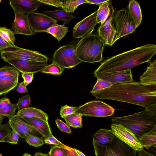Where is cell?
Returning <instances> with one entry per match:
<instances>
[{"mask_svg": "<svg viewBox=\"0 0 156 156\" xmlns=\"http://www.w3.org/2000/svg\"><path fill=\"white\" fill-rule=\"evenodd\" d=\"M3 119V117L0 115V124H2Z\"/></svg>", "mask_w": 156, "mask_h": 156, "instance_id": "cell-54", "label": "cell"}, {"mask_svg": "<svg viewBox=\"0 0 156 156\" xmlns=\"http://www.w3.org/2000/svg\"><path fill=\"white\" fill-rule=\"evenodd\" d=\"M111 23L117 32L118 40L133 32L136 28L128 10L125 9L118 10L114 14Z\"/></svg>", "mask_w": 156, "mask_h": 156, "instance_id": "cell-6", "label": "cell"}, {"mask_svg": "<svg viewBox=\"0 0 156 156\" xmlns=\"http://www.w3.org/2000/svg\"><path fill=\"white\" fill-rule=\"evenodd\" d=\"M111 130L115 137L138 151L143 149L139 139L130 130L120 124L112 123Z\"/></svg>", "mask_w": 156, "mask_h": 156, "instance_id": "cell-11", "label": "cell"}, {"mask_svg": "<svg viewBox=\"0 0 156 156\" xmlns=\"http://www.w3.org/2000/svg\"><path fill=\"white\" fill-rule=\"evenodd\" d=\"M110 8L109 14L104 23L99 27L98 34L105 44L112 46L118 40L117 32L111 23V20L115 12L112 1L110 3Z\"/></svg>", "mask_w": 156, "mask_h": 156, "instance_id": "cell-12", "label": "cell"}, {"mask_svg": "<svg viewBox=\"0 0 156 156\" xmlns=\"http://www.w3.org/2000/svg\"><path fill=\"white\" fill-rule=\"evenodd\" d=\"M96 156H136V151L115 137L109 144L100 146L93 141Z\"/></svg>", "mask_w": 156, "mask_h": 156, "instance_id": "cell-5", "label": "cell"}, {"mask_svg": "<svg viewBox=\"0 0 156 156\" xmlns=\"http://www.w3.org/2000/svg\"><path fill=\"white\" fill-rule=\"evenodd\" d=\"M34 156H49L48 154H45L40 152L36 153Z\"/></svg>", "mask_w": 156, "mask_h": 156, "instance_id": "cell-53", "label": "cell"}, {"mask_svg": "<svg viewBox=\"0 0 156 156\" xmlns=\"http://www.w3.org/2000/svg\"><path fill=\"white\" fill-rule=\"evenodd\" d=\"M21 118L39 132L44 139L53 136L48 122L36 117Z\"/></svg>", "mask_w": 156, "mask_h": 156, "instance_id": "cell-19", "label": "cell"}, {"mask_svg": "<svg viewBox=\"0 0 156 156\" xmlns=\"http://www.w3.org/2000/svg\"><path fill=\"white\" fill-rule=\"evenodd\" d=\"M156 53V45L148 44L107 59L94 73L98 79L111 72L131 69L146 62H150Z\"/></svg>", "mask_w": 156, "mask_h": 156, "instance_id": "cell-2", "label": "cell"}, {"mask_svg": "<svg viewBox=\"0 0 156 156\" xmlns=\"http://www.w3.org/2000/svg\"><path fill=\"white\" fill-rule=\"evenodd\" d=\"M143 147L147 149L156 146V126L149 132L142 135L139 138Z\"/></svg>", "mask_w": 156, "mask_h": 156, "instance_id": "cell-25", "label": "cell"}, {"mask_svg": "<svg viewBox=\"0 0 156 156\" xmlns=\"http://www.w3.org/2000/svg\"><path fill=\"white\" fill-rule=\"evenodd\" d=\"M115 137L111 129H101L94 135L93 141L100 146H104L111 143Z\"/></svg>", "mask_w": 156, "mask_h": 156, "instance_id": "cell-21", "label": "cell"}, {"mask_svg": "<svg viewBox=\"0 0 156 156\" xmlns=\"http://www.w3.org/2000/svg\"><path fill=\"white\" fill-rule=\"evenodd\" d=\"M62 8L67 12H73L77 7L82 4L87 3L86 0H62Z\"/></svg>", "mask_w": 156, "mask_h": 156, "instance_id": "cell-30", "label": "cell"}, {"mask_svg": "<svg viewBox=\"0 0 156 156\" xmlns=\"http://www.w3.org/2000/svg\"><path fill=\"white\" fill-rule=\"evenodd\" d=\"M15 33L10 29L5 27H0V37L7 43L15 46Z\"/></svg>", "mask_w": 156, "mask_h": 156, "instance_id": "cell-31", "label": "cell"}, {"mask_svg": "<svg viewBox=\"0 0 156 156\" xmlns=\"http://www.w3.org/2000/svg\"></svg>", "mask_w": 156, "mask_h": 156, "instance_id": "cell-57", "label": "cell"}, {"mask_svg": "<svg viewBox=\"0 0 156 156\" xmlns=\"http://www.w3.org/2000/svg\"><path fill=\"white\" fill-rule=\"evenodd\" d=\"M8 122L12 130L16 132L23 139L30 135L44 138L39 132L17 115L9 119Z\"/></svg>", "mask_w": 156, "mask_h": 156, "instance_id": "cell-14", "label": "cell"}, {"mask_svg": "<svg viewBox=\"0 0 156 156\" xmlns=\"http://www.w3.org/2000/svg\"><path fill=\"white\" fill-rule=\"evenodd\" d=\"M68 31V28L65 25H59L56 23L45 32L49 33L60 41Z\"/></svg>", "mask_w": 156, "mask_h": 156, "instance_id": "cell-27", "label": "cell"}, {"mask_svg": "<svg viewBox=\"0 0 156 156\" xmlns=\"http://www.w3.org/2000/svg\"><path fill=\"white\" fill-rule=\"evenodd\" d=\"M52 60L64 68H71L82 62L77 56L75 47L70 45L62 46L57 49L53 55Z\"/></svg>", "mask_w": 156, "mask_h": 156, "instance_id": "cell-8", "label": "cell"}, {"mask_svg": "<svg viewBox=\"0 0 156 156\" xmlns=\"http://www.w3.org/2000/svg\"><path fill=\"white\" fill-rule=\"evenodd\" d=\"M9 122L0 124V142H4L6 138L12 131Z\"/></svg>", "mask_w": 156, "mask_h": 156, "instance_id": "cell-38", "label": "cell"}, {"mask_svg": "<svg viewBox=\"0 0 156 156\" xmlns=\"http://www.w3.org/2000/svg\"><path fill=\"white\" fill-rule=\"evenodd\" d=\"M149 62L150 66L140 77V82L146 85H156V60Z\"/></svg>", "mask_w": 156, "mask_h": 156, "instance_id": "cell-22", "label": "cell"}, {"mask_svg": "<svg viewBox=\"0 0 156 156\" xmlns=\"http://www.w3.org/2000/svg\"><path fill=\"white\" fill-rule=\"evenodd\" d=\"M128 12L137 28L141 23L142 14L139 3L136 1H129Z\"/></svg>", "mask_w": 156, "mask_h": 156, "instance_id": "cell-24", "label": "cell"}, {"mask_svg": "<svg viewBox=\"0 0 156 156\" xmlns=\"http://www.w3.org/2000/svg\"><path fill=\"white\" fill-rule=\"evenodd\" d=\"M21 118L36 117L48 122V115L42 111L32 107L27 108L18 111L16 114Z\"/></svg>", "mask_w": 156, "mask_h": 156, "instance_id": "cell-23", "label": "cell"}, {"mask_svg": "<svg viewBox=\"0 0 156 156\" xmlns=\"http://www.w3.org/2000/svg\"><path fill=\"white\" fill-rule=\"evenodd\" d=\"M48 154L49 156H69L67 152L60 146L51 147Z\"/></svg>", "mask_w": 156, "mask_h": 156, "instance_id": "cell-37", "label": "cell"}, {"mask_svg": "<svg viewBox=\"0 0 156 156\" xmlns=\"http://www.w3.org/2000/svg\"><path fill=\"white\" fill-rule=\"evenodd\" d=\"M87 3L95 5H100L108 2V0H87Z\"/></svg>", "mask_w": 156, "mask_h": 156, "instance_id": "cell-50", "label": "cell"}, {"mask_svg": "<svg viewBox=\"0 0 156 156\" xmlns=\"http://www.w3.org/2000/svg\"><path fill=\"white\" fill-rule=\"evenodd\" d=\"M12 29L15 34L31 35L32 33L29 24L27 13L15 12V18Z\"/></svg>", "mask_w": 156, "mask_h": 156, "instance_id": "cell-16", "label": "cell"}, {"mask_svg": "<svg viewBox=\"0 0 156 156\" xmlns=\"http://www.w3.org/2000/svg\"><path fill=\"white\" fill-rule=\"evenodd\" d=\"M23 73H35L40 72L48 65L47 62L33 61L20 59H10L6 61Z\"/></svg>", "mask_w": 156, "mask_h": 156, "instance_id": "cell-15", "label": "cell"}, {"mask_svg": "<svg viewBox=\"0 0 156 156\" xmlns=\"http://www.w3.org/2000/svg\"><path fill=\"white\" fill-rule=\"evenodd\" d=\"M112 85L108 81L101 78H98L96 83L90 92L91 93L101 90L110 87Z\"/></svg>", "mask_w": 156, "mask_h": 156, "instance_id": "cell-34", "label": "cell"}, {"mask_svg": "<svg viewBox=\"0 0 156 156\" xmlns=\"http://www.w3.org/2000/svg\"><path fill=\"white\" fill-rule=\"evenodd\" d=\"M22 156H32L30 154L25 153Z\"/></svg>", "mask_w": 156, "mask_h": 156, "instance_id": "cell-55", "label": "cell"}, {"mask_svg": "<svg viewBox=\"0 0 156 156\" xmlns=\"http://www.w3.org/2000/svg\"><path fill=\"white\" fill-rule=\"evenodd\" d=\"M26 86L23 81L19 83L15 90L20 93H27L28 92V91Z\"/></svg>", "mask_w": 156, "mask_h": 156, "instance_id": "cell-47", "label": "cell"}, {"mask_svg": "<svg viewBox=\"0 0 156 156\" xmlns=\"http://www.w3.org/2000/svg\"><path fill=\"white\" fill-rule=\"evenodd\" d=\"M19 73L18 70L14 67L5 66L0 68V76L14 74Z\"/></svg>", "mask_w": 156, "mask_h": 156, "instance_id": "cell-39", "label": "cell"}, {"mask_svg": "<svg viewBox=\"0 0 156 156\" xmlns=\"http://www.w3.org/2000/svg\"><path fill=\"white\" fill-rule=\"evenodd\" d=\"M44 13L49 15L51 17L55 18L58 20H63V25H64L76 17L73 16V13L67 12L63 9L45 11Z\"/></svg>", "mask_w": 156, "mask_h": 156, "instance_id": "cell-26", "label": "cell"}, {"mask_svg": "<svg viewBox=\"0 0 156 156\" xmlns=\"http://www.w3.org/2000/svg\"><path fill=\"white\" fill-rule=\"evenodd\" d=\"M1 0H0V2H1Z\"/></svg>", "mask_w": 156, "mask_h": 156, "instance_id": "cell-56", "label": "cell"}, {"mask_svg": "<svg viewBox=\"0 0 156 156\" xmlns=\"http://www.w3.org/2000/svg\"><path fill=\"white\" fill-rule=\"evenodd\" d=\"M138 156H155L149 152H148L144 149L142 150L137 151Z\"/></svg>", "mask_w": 156, "mask_h": 156, "instance_id": "cell-51", "label": "cell"}, {"mask_svg": "<svg viewBox=\"0 0 156 156\" xmlns=\"http://www.w3.org/2000/svg\"><path fill=\"white\" fill-rule=\"evenodd\" d=\"M145 108L144 110L130 115L115 117L112 119L113 123L122 125L139 139L142 135L156 126V113Z\"/></svg>", "mask_w": 156, "mask_h": 156, "instance_id": "cell-3", "label": "cell"}, {"mask_svg": "<svg viewBox=\"0 0 156 156\" xmlns=\"http://www.w3.org/2000/svg\"><path fill=\"white\" fill-rule=\"evenodd\" d=\"M63 147L68 153L69 156H78L74 148L62 144L60 146Z\"/></svg>", "mask_w": 156, "mask_h": 156, "instance_id": "cell-48", "label": "cell"}, {"mask_svg": "<svg viewBox=\"0 0 156 156\" xmlns=\"http://www.w3.org/2000/svg\"><path fill=\"white\" fill-rule=\"evenodd\" d=\"M19 76V73L0 76V95L8 93L16 87Z\"/></svg>", "mask_w": 156, "mask_h": 156, "instance_id": "cell-20", "label": "cell"}, {"mask_svg": "<svg viewBox=\"0 0 156 156\" xmlns=\"http://www.w3.org/2000/svg\"><path fill=\"white\" fill-rule=\"evenodd\" d=\"M81 115L73 113L62 117L66 121L67 124L74 128H81L82 126Z\"/></svg>", "mask_w": 156, "mask_h": 156, "instance_id": "cell-29", "label": "cell"}, {"mask_svg": "<svg viewBox=\"0 0 156 156\" xmlns=\"http://www.w3.org/2000/svg\"><path fill=\"white\" fill-rule=\"evenodd\" d=\"M25 140L28 144L36 147L41 146L45 143L43 138L32 135L28 136Z\"/></svg>", "mask_w": 156, "mask_h": 156, "instance_id": "cell-35", "label": "cell"}, {"mask_svg": "<svg viewBox=\"0 0 156 156\" xmlns=\"http://www.w3.org/2000/svg\"><path fill=\"white\" fill-rule=\"evenodd\" d=\"M44 141L45 144L55 145V146H61L63 144L53 136H49L44 139Z\"/></svg>", "mask_w": 156, "mask_h": 156, "instance_id": "cell-45", "label": "cell"}, {"mask_svg": "<svg viewBox=\"0 0 156 156\" xmlns=\"http://www.w3.org/2000/svg\"><path fill=\"white\" fill-rule=\"evenodd\" d=\"M30 97L29 94L19 98L16 104L18 111L30 107Z\"/></svg>", "mask_w": 156, "mask_h": 156, "instance_id": "cell-36", "label": "cell"}, {"mask_svg": "<svg viewBox=\"0 0 156 156\" xmlns=\"http://www.w3.org/2000/svg\"><path fill=\"white\" fill-rule=\"evenodd\" d=\"M112 85L133 81L131 69L109 73L100 77Z\"/></svg>", "mask_w": 156, "mask_h": 156, "instance_id": "cell-18", "label": "cell"}, {"mask_svg": "<svg viewBox=\"0 0 156 156\" xmlns=\"http://www.w3.org/2000/svg\"><path fill=\"white\" fill-rule=\"evenodd\" d=\"M18 134L13 130L6 138L4 142H6L12 144H17L20 137Z\"/></svg>", "mask_w": 156, "mask_h": 156, "instance_id": "cell-41", "label": "cell"}, {"mask_svg": "<svg viewBox=\"0 0 156 156\" xmlns=\"http://www.w3.org/2000/svg\"><path fill=\"white\" fill-rule=\"evenodd\" d=\"M10 103L8 98H2L0 99V110L2 109Z\"/></svg>", "mask_w": 156, "mask_h": 156, "instance_id": "cell-49", "label": "cell"}, {"mask_svg": "<svg viewBox=\"0 0 156 156\" xmlns=\"http://www.w3.org/2000/svg\"><path fill=\"white\" fill-rule=\"evenodd\" d=\"M74 149L78 156H86L83 153L80 151L76 148H74Z\"/></svg>", "mask_w": 156, "mask_h": 156, "instance_id": "cell-52", "label": "cell"}, {"mask_svg": "<svg viewBox=\"0 0 156 156\" xmlns=\"http://www.w3.org/2000/svg\"><path fill=\"white\" fill-rule=\"evenodd\" d=\"M105 44L98 35L91 34L82 38L75 48L77 57L82 62L101 61Z\"/></svg>", "mask_w": 156, "mask_h": 156, "instance_id": "cell-4", "label": "cell"}, {"mask_svg": "<svg viewBox=\"0 0 156 156\" xmlns=\"http://www.w3.org/2000/svg\"><path fill=\"white\" fill-rule=\"evenodd\" d=\"M9 1L14 13L32 12L43 4L39 0H10Z\"/></svg>", "mask_w": 156, "mask_h": 156, "instance_id": "cell-17", "label": "cell"}, {"mask_svg": "<svg viewBox=\"0 0 156 156\" xmlns=\"http://www.w3.org/2000/svg\"><path fill=\"white\" fill-rule=\"evenodd\" d=\"M16 104L11 102L5 107L0 110V115L2 117H6L9 119L15 115V113L17 108Z\"/></svg>", "mask_w": 156, "mask_h": 156, "instance_id": "cell-33", "label": "cell"}, {"mask_svg": "<svg viewBox=\"0 0 156 156\" xmlns=\"http://www.w3.org/2000/svg\"><path fill=\"white\" fill-rule=\"evenodd\" d=\"M97 10L77 23L74 27L73 35L75 38H83L92 34L97 23Z\"/></svg>", "mask_w": 156, "mask_h": 156, "instance_id": "cell-13", "label": "cell"}, {"mask_svg": "<svg viewBox=\"0 0 156 156\" xmlns=\"http://www.w3.org/2000/svg\"><path fill=\"white\" fill-rule=\"evenodd\" d=\"M31 30L34 34L37 32L45 31L58 21L44 14L36 12L27 13Z\"/></svg>", "mask_w": 156, "mask_h": 156, "instance_id": "cell-10", "label": "cell"}, {"mask_svg": "<svg viewBox=\"0 0 156 156\" xmlns=\"http://www.w3.org/2000/svg\"><path fill=\"white\" fill-rule=\"evenodd\" d=\"M111 0H109L100 5L97 10L96 20L97 23H103L108 16L110 11V4Z\"/></svg>", "mask_w": 156, "mask_h": 156, "instance_id": "cell-28", "label": "cell"}, {"mask_svg": "<svg viewBox=\"0 0 156 156\" xmlns=\"http://www.w3.org/2000/svg\"><path fill=\"white\" fill-rule=\"evenodd\" d=\"M10 47L14 48H18L16 45L14 46L7 43L2 38L0 37V51H2L3 50Z\"/></svg>", "mask_w": 156, "mask_h": 156, "instance_id": "cell-46", "label": "cell"}, {"mask_svg": "<svg viewBox=\"0 0 156 156\" xmlns=\"http://www.w3.org/2000/svg\"><path fill=\"white\" fill-rule=\"evenodd\" d=\"M115 109L111 106L100 101H93L78 107L75 113L93 117H107L112 115Z\"/></svg>", "mask_w": 156, "mask_h": 156, "instance_id": "cell-7", "label": "cell"}, {"mask_svg": "<svg viewBox=\"0 0 156 156\" xmlns=\"http://www.w3.org/2000/svg\"><path fill=\"white\" fill-rule=\"evenodd\" d=\"M0 53L2 58L5 62L16 59L41 62H47L48 60L47 56L38 51L19 47L13 50H2Z\"/></svg>", "mask_w": 156, "mask_h": 156, "instance_id": "cell-9", "label": "cell"}, {"mask_svg": "<svg viewBox=\"0 0 156 156\" xmlns=\"http://www.w3.org/2000/svg\"><path fill=\"white\" fill-rule=\"evenodd\" d=\"M43 4L52 5L56 7H62V0H39Z\"/></svg>", "mask_w": 156, "mask_h": 156, "instance_id": "cell-43", "label": "cell"}, {"mask_svg": "<svg viewBox=\"0 0 156 156\" xmlns=\"http://www.w3.org/2000/svg\"><path fill=\"white\" fill-rule=\"evenodd\" d=\"M22 76L23 79V82L27 86L32 82L34 78V73H23Z\"/></svg>", "mask_w": 156, "mask_h": 156, "instance_id": "cell-44", "label": "cell"}, {"mask_svg": "<svg viewBox=\"0 0 156 156\" xmlns=\"http://www.w3.org/2000/svg\"><path fill=\"white\" fill-rule=\"evenodd\" d=\"M78 107L70 106L66 105L62 107L60 110V115L61 117L66 116L74 113Z\"/></svg>", "mask_w": 156, "mask_h": 156, "instance_id": "cell-40", "label": "cell"}, {"mask_svg": "<svg viewBox=\"0 0 156 156\" xmlns=\"http://www.w3.org/2000/svg\"><path fill=\"white\" fill-rule=\"evenodd\" d=\"M64 69V68L53 62L52 63L47 66L40 72L55 75H59L62 73Z\"/></svg>", "mask_w": 156, "mask_h": 156, "instance_id": "cell-32", "label": "cell"}, {"mask_svg": "<svg viewBox=\"0 0 156 156\" xmlns=\"http://www.w3.org/2000/svg\"><path fill=\"white\" fill-rule=\"evenodd\" d=\"M55 122L58 127L60 130L68 134L71 133V129L68 124L58 119H56Z\"/></svg>", "mask_w": 156, "mask_h": 156, "instance_id": "cell-42", "label": "cell"}, {"mask_svg": "<svg viewBox=\"0 0 156 156\" xmlns=\"http://www.w3.org/2000/svg\"><path fill=\"white\" fill-rule=\"evenodd\" d=\"M91 94L97 99L122 101L145 108L156 103V85H146L134 81L112 85Z\"/></svg>", "mask_w": 156, "mask_h": 156, "instance_id": "cell-1", "label": "cell"}]
</instances>
